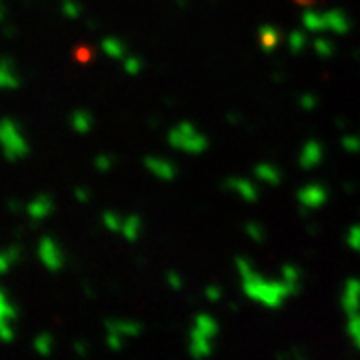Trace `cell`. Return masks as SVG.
I'll return each instance as SVG.
<instances>
[{
	"label": "cell",
	"instance_id": "cell-1",
	"mask_svg": "<svg viewBox=\"0 0 360 360\" xmlns=\"http://www.w3.org/2000/svg\"><path fill=\"white\" fill-rule=\"evenodd\" d=\"M236 266L240 270L243 276V288L245 295L252 300H257L260 304L269 307V309H278L288 296L298 292V284H290L283 281V283H270L266 278H262L258 272L252 270L250 262L246 258H238Z\"/></svg>",
	"mask_w": 360,
	"mask_h": 360
},
{
	"label": "cell",
	"instance_id": "cell-2",
	"mask_svg": "<svg viewBox=\"0 0 360 360\" xmlns=\"http://www.w3.org/2000/svg\"><path fill=\"white\" fill-rule=\"evenodd\" d=\"M142 326L136 321H108L106 322V347L110 350H122L130 338L141 336Z\"/></svg>",
	"mask_w": 360,
	"mask_h": 360
},
{
	"label": "cell",
	"instance_id": "cell-3",
	"mask_svg": "<svg viewBox=\"0 0 360 360\" xmlns=\"http://www.w3.org/2000/svg\"><path fill=\"white\" fill-rule=\"evenodd\" d=\"M14 319L16 310L11 304V300L0 290V342L8 345L16 338V328H14Z\"/></svg>",
	"mask_w": 360,
	"mask_h": 360
},
{
	"label": "cell",
	"instance_id": "cell-4",
	"mask_svg": "<svg viewBox=\"0 0 360 360\" xmlns=\"http://www.w3.org/2000/svg\"><path fill=\"white\" fill-rule=\"evenodd\" d=\"M342 309L350 314H356L360 310V281L359 278H350L345 286V292H342Z\"/></svg>",
	"mask_w": 360,
	"mask_h": 360
},
{
	"label": "cell",
	"instance_id": "cell-5",
	"mask_svg": "<svg viewBox=\"0 0 360 360\" xmlns=\"http://www.w3.org/2000/svg\"><path fill=\"white\" fill-rule=\"evenodd\" d=\"M188 352L194 360H205L212 354V338L198 335L191 330V345H188Z\"/></svg>",
	"mask_w": 360,
	"mask_h": 360
},
{
	"label": "cell",
	"instance_id": "cell-6",
	"mask_svg": "<svg viewBox=\"0 0 360 360\" xmlns=\"http://www.w3.org/2000/svg\"><path fill=\"white\" fill-rule=\"evenodd\" d=\"M298 198H300L302 206H307V208H319L326 200V191L319 184H310V186L300 191Z\"/></svg>",
	"mask_w": 360,
	"mask_h": 360
},
{
	"label": "cell",
	"instance_id": "cell-7",
	"mask_svg": "<svg viewBox=\"0 0 360 360\" xmlns=\"http://www.w3.org/2000/svg\"><path fill=\"white\" fill-rule=\"evenodd\" d=\"M194 333H198V335L206 336V338H217L219 336V322L214 321L210 314H198L196 319H194V326H193Z\"/></svg>",
	"mask_w": 360,
	"mask_h": 360
},
{
	"label": "cell",
	"instance_id": "cell-8",
	"mask_svg": "<svg viewBox=\"0 0 360 360\" xmlns=\"http://www.w3.org/2000/svg\"><path fill=\"white\" fill-rule=\"evenodd\" d=\"M226 188H231L234 193H238L245 200L248 202H255L258 198V191L255 188V184L252 182H248V180H238V179H231L226 182Z\"/></svg>",
	"mask_w": 360,
	"mask_h": 360
},
{
	"label": "cell",
	"instance_id": "cell-9",
	"mask_svg": "<svg viewBox=\"0 0 360 360\" xmlns=\"http://www.w3.org/2000/svg\"><path fill=\"white\" fill-rule=\"evenodd\" d=\"M322 158V146L319 142H309L302 150V156H300V165L304 168L316 167L321 162Z\"/></svg>",
	"mask_w": 360,
	"mask_h": 360
},
{
	"label": "cell",
	"instance_id": "cell-10",
	"mask_svg": "<svg viewBox=\"0 0 360 360\" xmlns=\"http://www.w3.org/2000/svg\"><path fill=\"white\" fill-rule=\"evenodd\" d=\"M324 25H326V30L345 34L348 28H350V20L342 13H330L324 14Z\"/></svg>",
	"mask_w": 360,
	"mask_h": 360
},
{
	"label": "cell",
	"instance_id": "cell-11",
	"mask_svg": "<svg viewBox=\"0 0 360 360\" xmlns=\"http://www.w3.org/2000/svg\"><path fill=\"white\" fill-rule=\"evenodd\" d=\"M32 348H34V352L42 356V359H46V356H51L52 350H54V338L49 333H40L34 340H32Z\"/></svg>",
	"mask_w": 360,
	"mask_h": 360
},
{
	"label": "cell",
	"instance_id": "cell-12",
	"mask_svg": "<svg viewBox=\"0 0 360 360\" xmlns=\"http://www.w3.org/2000/svg\"><path fill=\"white\" fill-rule=\"evenodd\" d=\"M347 330H348V336H350V340H352V345L360 350V314L359 312L348 316Z\"/></svg>",
	"mask_w": 360,
	"mask_h": 360
},
{
	"label": "cell",
	"instance_id": "cell-13",
	"mask_svg": "<svg viewBox=\"0 0 360 360\" xmlns=\"http://www.w3.org/2000/svg\"><path fill=\"white\" fill-rule=\"evenodd\" d=\"M257 174H258V179L266 180V182H270V184H276V182L281 180V172L272 167V165H258Z\"/></svg>",
	"mask_w": 360,
	"mask_h": 360
},
{
	"label": "cell",
	"instance_id": "cell-14",
	"mask_svg": "<svg viewBox=\"0 0 360 360\" xmlns=\"http://www.w3.org/2000/svg\"><path fill=\"white\" fill-rule=\"evenodd\" d=\"M260 39H262V46H264L266 51H270V49H274L276 42H278V32H276L274 28L264 26V28L260 30Z\"/></svg>",
	"mask_w": 360,
	"mask_h": 360
},
{
	"label": "cell",
	"instance_id": "cell-15",
	"mask_svg": "<svg viewBox=\"0 0 360 360\" xmlns=\"http://www.w3.org/2000/svg\"><path fill=\"white\" fill-rule=\"evenodd\" d=\"M283 278L286 283L300 286V270L292 266V264H286V266H283Z\"/></svg>",
	"mask_w": 360,
	"mask_h": 360
},
{
	"label": "cell",
	"instance_id": "cell-16",
	"mask_svg": "<svg viewBox=\"0 0 360 360\" xmlns=\"http://www.w3.org/2000/svg\"><path fill=\"white\" fill-rule=\"evenodd\" d=\"M314 51L319 52L321 56H330V54H335V44L333 42H328V40H314Z\"/></svg>",
	"mask_w": 360,
	"mask_h": 360
},
{
	"label": "cell",
	"instance_id": "cell-17",
	"mask_svg": "<svg viewBox=\"0 0 360 360\" xmlns=\"http://www.w3.org/2000/svg\"><path fill=\"white\" fill-rule=\"evenodd\" d=\"M288 42H290V49L295 52L302 51L304 49V44H307V34L304 32H292L290 34V39H288Z\"/></svg>",
	"mask_w": 360,
	"mask_h": 360
},
{
	"label": "cell",
	"instance_id": "cell-18",
	"mask_svg": "<svg viewBox=\"0 0 360 360\" xmlns=\"http://www.w3.org/2000/svg\"><path fill=\"white\" fill-rule=\"evenodd\" d=\"M246 232H248L250 238L257 240V243H262V240H264V231H262L260 224H248V226H246Z\"/></svg>",
	"mask_w": 360,
	"mask_h": 360
},
{
	"label": "cell",
	"instance_id": "cell-19",
	"mask_svg": "<svg viewBox=\"0 0 360 360\" xmlns=\"http://www.w3.org/2000/svg\"><path fill=\"white\" fill-rule=\"evenodd\" d=\"M348 245L360 252V226H352L348 232Z\"/></svg>",
	"mask_w": 360,
	"mask_h": 360
},
{
	"label": "cell",
	"instance_id": "cell-20",
	"mask_svg": "<svg viewBox=\"0 0 360 360\" xmlns=\"http://www.w3.org/2000/svg\"><path fill=\"white\" fill-rule=\"evenodd\" d=\"M342 144H345V148L347 150H352V153H356L360 148V139H354V136H347V139H342Z\"/></svg>",
	"mask_w": 360,
	"mask_h": 360
},
{
	"label": "cell",
	"instance_id": "cell-21",
	"mask_svg": "<svg viewBox=\"0 0 360 360\" xmlns=\"http://www.w3.org/2000/svg\"><path fill=\"white\" fill-rule=\"evenodd\" d=\"M206 296H208V300L217 302V300H220V296H222V290H220L219 286H208L206 288Z\"/></svg>",
	"mask_w": 360,
	"mask_h": 360
},
{
	"label": "cell",
	"instance_id": "cell-22",
	"mask_svg": "<svg viewBox=\"0 0 360 360\" xmlns=\"http://www.w3.org/2000/svg\"><path fill=\"white\" fill-rule=\"evenodd\" d=\"M300 103H302V106H304V108H309L310 110V108H314V106H316V98H314V96H310V94H307V96H304Z\"/></svg>",
	"mask_w": 360,
	"mask_h": 360
},
{
	"label": "cell",
	"instance_id": "cell-23",
	"mask_svg": "<svg viewBox=\"0 0 360 360\" xmlns=\"http://www.w3.org/2000/svg\"><path fill=\"white\" fill-rule=\"evenodd\" d=\"M168 281H170V284H172V288H176V290H179L180 286H182V283H180V278H179V274H174V272L170 274V278H168Z\"/></svg>",
	"mask_w": 360,
	"mask_h": 360
},
{
	"label": "cell",
	"instance_id": "cell-24",
	"mask_svg": "<svg viewBox=\"0 0 360 360\" xmlns=\"http://www.w3.org/2000/svg\"><path fill=\"white\" fill-rule=\"evenodd\" d=\"M77 354H80V356H86V345H77Z\"/></svg>",
	"mask_w": 360,
	"mask_h": 360
},
{
	"label": "cell",
	"instance_id": "cell-25",
	"mask_svg": "<svg viewBox=\"0 0 360 360\" xmlns=\"http://www.w3.org/2000/svg\"><path fill=\"white\" fill-rule=\"evenodd\" d=\"M298 360H302V359H298Z\"/></svg>",
	"mask_w": 360,
	"mask_h": 360
}]
</instances>
